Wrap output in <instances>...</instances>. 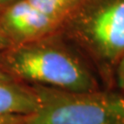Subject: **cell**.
<instances>
[{"instance_id": "52a82bcc", "label": "cell", "mask_w": 124, "mask_h": 124, "mask_svg": "<svg viewBox=\"0 0 124 124\" xmlns=\"http://www.w3.org/2000/svg\"><path fill=\"white\" fill-rule=\"evenodd\" d=\"M29 116L20 114L0 115V124H25Z\"/></svg>"}, {"instance_id": "30bf717a", "label": "cell", "mask_w": 124, "mask_h": 124, "mask_svg": "<svg viewBox=\"0 0 124 124\" xmlns=\"http://www.w3.org/2000/svg\"><path fill=\"white\" fill-rule=\"evenodd\" d=\"M18 1V0H0V11L4 10L5 8H8L9 6L13 5Z\"/></svg>"}, {"instance_id": "7a4b0ae2", "label": "cell", "mask_w": 124, "mask_h": 124, "mask_svg": "<svg viewBox=\"0 0 124 124\" xmlns=\"http://www.w3.org/2000/svg\"><path fill=\"white\" fill-rule=\"evenodd\" d=\"M59 32L82 53L105 89L124 53V0H80Z\"/></svg>"}, {"instance_id": "9c48e42d", "label": "cell", "mask_w": 124, "mask_h": 124, "mask_svg": "<svg viewBox=\"0 0 124 124\" xmlns=\"http://www.w3.org/2000/svg\"><path fill=\"white\" fill-rule=\"evenodd\" d=\"M9 80H14V79L10 75L7 74V72L4 70V68H3L2 64H1V61H0V81H9Z\"/></svg>"}, {"instance_id": "8992f818", "label": "cell", "mask_w": 124, "mask_h": 124, "mask_svg": "<svg viewBox=\"0 0 124 124\" xmlns=\"http://www.w3.org/2000/svg\"><path fill=\"white\" fill-rule=\"evenodd\" d=\"M113 89L124 93V53L120 56L114 72Z\"/></svg>"}, {"instance_id": "6da1fadb", "label": "cell", "mask_w": 124, "mask_h": 124, "mask_svg": "<svg viewBox=\"0 0 124 124\" xmlns=\"http://www.w3.org/2000/svg\"><path fill=\"white\" fill-rule=\"evenodd\" d=\"M0 61L8 75L27 84L70 92L103 88L86 59L59 31L1 51Z\"/></svg>"}, {"instance_id": "ba28073f", "label": "cell", "mask_w": 124, "mask_h": 124, "mask_svg": "<svg viewBox=\"0 0 124 124\" xmlns=\"http://www.w3.org/2000/svg\"><path fill=\"white\" fill-rule=\"evenodd\" d=\"M12 45H13L12 41L10 40V39L8 36L6 35V33L0 27V51L8 49L9 47H11Z\"/></svg>"}, {"instance_id": "277c9868", "label": "cell", "mask_w": 124, "mask_h": 124, "mask_svg": "<svg viewBox=\"0 0 124 124\" xmlns=\"http://www.w3.org/2000/svg\"><path fill=\"white\" fill-rule=\"evenodd\" d=\"M80 0H18L0 11V27L13 45L59 31Z\"/></svg>"}, {"instance_id": "3957f363", "label": "cell", "mask_w": 124, "mask_h": 124, "mask_svg": "<svg viewBox=\"0 0 124 124\" xmlns=\"http://www.w3.org/2000/svg\"><path fill=\"white\" fill-rule=\"evenodd\" d=\"M31 85L38 107L25 124H124V93L118 90L70 92Z\"/></svg>"}, {"instance_id": "5b68a950", "label": "cell", "mask_w": 124, "mask_h": 124, "mask_svg": "<svg viewBox=\"0 0 124 124\" xmlns=\"http://www.w3.org/2000/svg\"><path fill=\"white\" fill-rule=\"evenodd\" d=\"M38 107L32 85L17 80L0 81V115H31Z\"/></svg>"}]
</instances>
